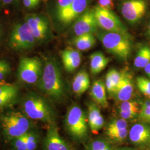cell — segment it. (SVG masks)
I'll return each mask as SVG.
<instances>
[{"label":"cell","mask_w":150,"mask_h":150,"mask_svg":"<svg viewBox=\"0 0 150 150\" xmlns=\"http://www.w3.org/2000/svg\"><path fill=\"white\" fill-rule=\"evenodd\" d=\"M90 71L92 75L99 74L104 70L110 62V59L101 52H96L91 54Z\"/></svg>","instance_id":"cell-21"},{"label":"cell","mask_w":150,"mask_h":150,"mask_svg":"<svg viewBox=\"0 0 150 150\" xmlns=\"http://www.w3.org/2000/svg\"><path fill=\"white\" fill-rule=\"evenodd\" d=\"M95 35L109 53L121 61H126L129 59L133 46L130 34L109 32L99 29Z\"/></svg>","instance_id":"cell-2"},{"label":"cell","mask_w":150,"mask_h":150,"mask_svg":"<svg viewBox=\"0 0 150 150\" xmlns=\"http://www.w3.org/2000/svg\"><path fill=\"white\" fill-rule=\"evenodd\" d=\"M134 91L132 77L128 72H122V77L113 96L119 102L131 99Z\"/></svg>","instance_id":"cell-15"},{"label":"cell","mask_w":150,"mask_h":150,"mask_svg":"<svg viewBox=\"0 0 150 150\" xmlns=\"http://www.w3.org/2000/svg\"><path fill=\"white\" fill-rule=\"evenodd\" d=\"M97 3L99 7L109 10H112L115 7L112 0H97Z\"/></svg>","instance_id":"cell-36"},{"label":"cell","mask_w":150,"mask_h":150,"mask_svg":"<svg viewBox=\"0 0 150 150\" xmlns=\"http://www.w3.org/2000/svg\"><path fill=\"white\" fill-rule=\"evenodd\" d=\"M10 64L4 59H0V81H2L11 72Z\"/></svg>","instance_id":"cell-33"},{"label":"cell","mask_w":150,"mask_h":150,"mask_svg":"<svg viewBox=\"0 0 150 150\" xmlns=\"http://www.w3.org/2000/svg\"><path fill=\"white\" fill-rule=\"evenodd\" d=\"M106 90L105 83L102 80H97L93 82L90 91V96L93 100L103 108H106L108 105Z\"/></svg>","instance_id":"cell-18"},{"label":"cell","mask_w":150,"mask_h":150,"mask_svg":"<svg viewBox=\"0 0 150 150\" xmlns=\"http://www.w3.org/2000/svg\"><path fill=\"white\" fill-rule=\"evenodd\" d=\"M64 70L68 72L75 71L81 64L82 55L77 49L67 47L60 52Z\"/></svg>","instance_id":"cell-16"},{"label":"cell","mask_w":150,"mask_h":150,"mask_svg":"<svg viewBox=\"0 0 150 150\" xmlns=\"http://www.w3.org/2000/svg\"><path fill=\"white\" fill-rule=\"evenodd\" d=\"M13 146L15 150H27L25 134L13 139Z\"/></svg>","instance_id":"cell-34"},{"label":"cell","mask_w":150,"mask_h":150,"mask_svg":"<svg viewBox=\"0 0 150 150\" xmlns=\"http://www.w3.org/2000/svg\"><path fill=\"white\" fill-rule=\"evenodd\" d=\"M138 118L140 122L150 124V100L141 104V109Z\"/></svg>","instance_id":"cell-27"},{"label":"cell","mask_w":150,"mask_h":150,"mask_svg":"<svg viewBox=\"0 0 150 150\" xmlns=\"http://www.w3.org/2000/svg\"><path fill=\"white\" fill-rule=\"evenodd\" d=\"M6 82H4L3 81H0V85H1V84H4V83H5Z\"/></svg>","instance_id":"cell-43"},{"label":"cell","mask_w":150,"mask_h":150,"mask_svg":"<svg viewBox=\"0 0 150 150\" xmlns=\"http://www.w3.org/2000/svg\"><path fill=\"white\" fill-rule=\"evenodd\" d=\"M25 21L29 25L32 34L38 41H43L50 38L51 33L50 23L45 16L29 14L25 17Z\"/></svg>","instance_id":"cell-11"},{"label":"cell","mask_w":150,"mask_h":150,"mask_svg":"<svg viewBox=\"0 0 150 150\" xmlns=\"http://www.w3.org/2000/svg\"><path fill=\"white\" fill-rule=\"evenodd\" d=\"M141 109V104L136 101L128 100L121 103L118 107V113L121 118L126 120L138 118Z\"/></svg>","instance_id":"cell-19"},{"label":"cell","mask_w":150,"mask_h":150,"mask_svg":"<svg viewBox=\"0 0 150 150\" xmlns=\"http://www.w3.org/2000/svg\"><path fill=\"white\" fill-rule=\"evenodd\" d=\"M14 0H2V2L4 4H6V5H8V4H10L11 3H12L13 2Z\"/></svg>","instance_id":"cell-41"},{"label":"cell","mask_w":150,"mask_h":150,"mask_svg":"<svg viewBox=\"0 0 150 150\" xmlns=\"http://www.w3.org/2000/svg\"><path fill=\"white\" fill-rule=\"evenodd\" d=\"M93 9L86 10L73 23L72 31L75 36L84 34H95L99 30Z\"/></svg>","instance_id":"cell-10"},{"label":"cell","mask_w":150,"mask_h":150,"mask_svg":"<svg viewBox=\"0 0 150 150\" xmlns=\"http://www.w3.org/2000/svg\"><path fill=\"white\" fill-rule=\"evenodd\" d=\"M90 79L85 70H81L75 75L72 81V90L77 96L84 93L90 87Z\"/></svg>","instance_id":"cell-20"},{"label":"cell","mask_w":150,"mask_h":150,"mask_svg":"<svg viewBox=\"0 0 150 150\" xmlns=\"http://www.w3.org/2000/svg\"><path fill=\"white\" fill-rule=\"evenodd\" d=\"M146 34L147 35V37L150 40V18L149 21V22L147 25V28H146Z\"/></svg>","instance_id":"cell-39"},{"label":"cell","mask_w":150,"mask_h":150,"mask_svg":"<svg viewBox=\"0 0 150 150\" xmlns=\"http://www.w3.org/2000/svg\"><path fill=\"white\" fill-rule=\"evenodd\" d=\"M90 1L74 0L71 5L57 17L58 21L64 26L73 23L87 10Z\"/></svg>","instance_id":"cell-12"},{"label":"cell","mask_w":150,"mask_h":150,"mask_svg":"<svg viewBox=\"0 0 150 150\" xmlns=\"http://www.w3.org/2000/svg\"><path fill=\"white\" fill-rule=\"evenodd\" d=\"M136 82L140 92L150 100V79L139 76L136 78Z\"/></svg>","instance_id":"cell-25"},{"label":"cell","mask_w":150,"mask_h":150,"mask_svg":"<svg viewBox=\"0 0 150 150\" xmlns=\"http://www.w3.org/2000/svg\"><path fill=\"white\" fill-rule=\"evenodd\" d=\"M73 1L74 0H57L55 7V14L56 17L66 10Z\"/></svg>","instance_id":"cell-31"},{"label":"cell","mask_w":150,"mask_h":150,"mask_svg":"<svg viewBox=\"0 0 150 150\" xmlns=\"http://www.w3.org/2000/svg\"><path fill=\"white\" fill-rule=\"evenodd\" d=\"M147 7L146 0H125L121 6V12L129 23L134 25L144 16Z\"/></svg>","instance_id":"cell-9"},{"label":"cell","mask_w":150,"mask_h":150,"mask_svg":"<svg viewBox=\"0 0 150 150\" xmlns=\"http://www.w3.org/2000/svg\"><path fill=\"white\" fill-rule=\"evenodd\" d=\"M108 137L116 142H121L129 136L128 129H123L117 131L106 133Z\"/></svg>","instance_id":"cell-28"},{"label":"cell","mask_w":150,"mask_h":150,"mask_svg":"<svg viewBox=\"0 0 150 150\" xmlns=\"http://www.w3.org/2000/svg\"><path fill=\"white\" fill-rule=\"evenodd\" d=\"M114 150H136L134 149L131 148V147H121V148H118Z\"/></svg>","instance_id":"cell-40"},{"label":"cell","mask_w":150,"mask_h":150,"mask_svg":"<svg viewBox=\"0 0 150 150\" xmlns=\"http://www.w3.org/2000/svg\"><path fill=\"white\" fill-rule=\"evenodd\" d=\"M149 146H150V145H149Z\"/></svg>","instance_id":"cell-46"},{"label":"cell","mask_w":150,"mask_h":150,"mask_svg":"<svg viewBox=\"0 0 150 150\" xmlns=\"http://www.w3.org/2000/svg\"><path fill=\"white\" fill-rule=\"evenodd\" d=\"M87 119L88 123L91 132L96 134L101 130L105 124L103 117L102 116L99 106L94 102L87 103Z\"/></svg>","instance_id":"cell-17"},{"label":"cell","mask_w":150,"mask_h":150,"mask_svg":"<svg viewBox=\"0 0 150 150\" xmlns=\"http://www.w3.org/2000/svg\"><path fill=\"white\" fill-rule=\"evenodd\" d=\"M18 92H13L0 96V109L13 102L17 96Z\"/></svg>","instance_id":"cell-32"},{"label":"cell","mask_w":150,"mask_h":150,"mask_svg":"<svg viewBox=\"0 0 150 150\" xmlns=\"http://www.w3.org/2000/svg\"><path fill=\"white\" fill-rule=\"evenodd\" d=\"M43 64L38 57H22L18 67V77L27 84L37 83L43 73Z\"/></svg>","instance_id":"cell-6"},{"label":"cell","mask_w":150,"mask_h":150,"mask_svg":"<svg viewBox=\"0 0 150 150\" xmlns=\"http://www.w3.org/2000/svg\"><path fill=\"white\" fill-rule=\"evenodd\" d=\"M25 138L26 142L27 150H35L38 146V137L34 132H26L25 134Z\"/></svg>","instance_id":"cell-30"},{"label":"cell","mask_w":150,"mask_h":150,"mask_svg":"<svg viewBox=\"0 0 150 150\" xmlns=\"http://www.w3.org/2000/svg\"><path fill=\"white\" fill-rule=\"evenodd\" d=\"M103 150H113L112 146L110 144V143L107 145V146L105 148V149Z\"/></svg>","instance_id":"cell-42"},{"label":"cell","mask_w":150,"mask_h":150,"mask_svg":"<svg viewBox=\"0 0 150 150\" xmlns=\"http://www.w3.org/2000/svg\"><path fill=\"white\" fill-rule=\"evenodd\" d=\"M13 92H18V87L15 85L7 83L0 85V96Z\"/></svg>","instance_id":"cell-35"},{"label":"cell","mask_w":150,"mask_h":150,"mask_svg":"<svg viewBox=\"0 0 150 150\" xmlns=\"http://www.w3.org/2000/svg\"><path fill=\"white\" fill-rule=\"evenodd\" d=\"M144 69L145 74L147 76L149 79H150V62L145 66Z\"/></svg>","instance_id":"cell-38"},{"label":"cell","mask_w":150,"mask_h":150,"mask_svg":"<svg viewBox=\"0 0 150 150\" xmlns=\"http://www.w3.org/2000/svg\"><path fill=\"white\" fill-rule=\"evenodd\" d=\"M40 0H23L24 6L28 8H34L37 7Z\"/></svg>","instance_id":"cell-37"},{"label":"cell","mask_w":150,"mask_h":150,"mask_svg":"<svg viewBox=\"0 0 150 150\" xmlns=\"http://www.w3.org/2000/svg\"><path fill=\"white\" fill-rule=\"evenodd\" d=\"M0 32H1V30H0Z\"/></svg>","instance_id":"cell-45"},{"label":"cell","mask_w":150,"mask_h":150,"mask_svg":"<svg viewBox=\"0 0 150 150\" xmlns=\"http://www.w3.org/2000/svg\"><path fill=\"white\" fill-rule=\"evenodd\" d=\"M43 150H71L69 145L62 139L57 127L50 125L43 141Z\"/></svg>","instance_id":"cell-13"},{"label":"cell","mask_w":150,"mask_h":150,"mask_svg":"<svg viewBox=\"0 0 150 150\" xmlns=\"http://www.w3.org/2000/svg\"><path fill=\"white\" fill-rule=\"evenodd\" d=\"M1 32H0V36H1Z\"/></svg>","instance_id":"cell-44"},{"label":"cell","mask_w":150,"mask_h":150,"mask_svg":"<svg viewBox=\"0 0 150 150\" xmlns=\"http://www.w3.org/2000/svg\"><path fill=\"white\" fill-rule=\"evenodd\" d=\"M71 42L78 50L86 51L95 45L96 39L95 34L88 33L75 36L72 39Z\"/></svg>","instance_id":"cell-22"},{"label":"cell","mask_w":150,"mask_h":150,"mask_svg":"<svg viewBox=\"0 0 150 150\" xmlns=\"http://www.w3.org/2000/svg\"><path fill=\"white\" fill-rule=\"evenodd\" d=\"M37 85L45 95L54 101L62 102L66 98L67 87L57 59L52 57L46 59L42 75Z\"/></svg>","instance_id":"cell-1"},{"label":"cell","mask_w":150,"mask_h":150,"mask_svg":"<svg viewBox=\"0 0 150 150\" xmlns=\"http://www.w3.org/2000/svg\"><path fill=\"white\" fill-rule=\"evenodd\" d=\"M93 10L100 29L109 32L129 34L127 28L112 10L102 8L98 6H96Z\"/></svg>","instance_id":"cell-8"},{"label":"cell","mask_w":150,"mask_h":150,"mask_svg":"<svg viewBox=\"0 0 150 150\" xmlns=\"http://www.w3.org/2000/svg\"><path fill=\"white\" fill-rule=\"evenodd\" d=\"M109 144L110 142L105 139H97L87 145L86 150H103Z\"/></svg>","instance_id":"cell-29"},{"label":"cell","mask_w":150,"mask_h":150,"mask_svg":"<svg viewBox=\"0 0 150 150\" xmlns=\"http://www.w3.org/2000/svg\"><path fill=\"white\" fill-rule=\"evenodd\" d=\"M122 77V72L116 69L108 71L105 77V86L109 95L113 96Z\"/></svg>","instance_id":"cell-23"},{"label":"cell","mask_w":150,"mask_h":150,"mask_svg":"<svg viewBox=\"0 0 150 150\" xmlns=\"http://www.w3.org/2000/svg\"><path fill=\"white\" fill-rule=\"evenodd\" d=\"M22 107L28 118L50 125L54 124L55 113L54 108L44 97L30 93L24 98Z\"/></svg>","instance_id":"cell-3"},{"label":"cell","mask_w":150,"mask_h":150,"mask_svg":"<svg viewBox=\"0 0 150 150\" xmlns=\"http://www.w3.org/2000/svg\"><path fill=\"white\" fill-rule=\"evenodd\" d=\"M128 122L127 120L122 118L114 119L111 120L106 128V133L117 131L123 129H127Z\"/></svg>","instance_id":"cell-26"},{"label":"cell","mask_w":150,"mask_h":150,"mask_svg":"<svg viewBox=\"0 0 150 150\" xmlns=\"http://www.w3.org/2000/svg\"><path fill=\"white\" fill-rule=\"evenodd\" d=\"M130 142L136 146L150 144V124L140 122L134 124L129 131Z\"/></svg>","instance_id":"cell-14"},{"label":"cell","mask_w":150,"mask_h":150,"mask_svg":"<svg viewBox=\"0 0 150 150\" xmlns=\"http://www.w3.org/2000/svg\"><path fill=\"white\" fill-rule=\"evenodd\" d=\"M86 113L77 105L71 106L64 118V126L73 139L82 141L87 138L88 127Z\"/></svg>","instance_id":"cell-4"},{"label":"cell","mask_w":150,"mask_h":150,"mask_svg":"<svg viewBox=\"0 0 150 150\" xmlns=\"http://www.w3.org/2000/svg\"><path fill=\"white\" fill-rule=\"evenodd\" d=\"M4 132L7 139H13L27 132L30 122L27 117L20 112L7 113L1 117Z\"/></svg>","instance_id":"cell-5"},{"label":"cell","mask_w":150,"mask_h":150,"mask_svg":"<svg viewBox=\"0 0 150 150\" xmlns=\"http://www.w3.org/2000/svg\"><path fill=\"white\" fill-rule=\"evenodd\" d=\"M37 41L29 25L25 21L18 23L13 26L8 45L11 48L15 50H28L33 47Z\"/></svg>","instance_id":"cell-7"},{"label":"cell","mask_w":150,"mask_h":150,"mask_svg":"<svg viewBox=\"0 0 150 150\" xmlns=\"http://www.w3.org/2000/svg\"><path fill=\"white\" fill-rule=\"evenodd\" d=\"M150 62V47L147 45L141 46L136 54L134 64L136 69H144Z\"/></svg>","instance_id":"cell-24"}]
</instances>
